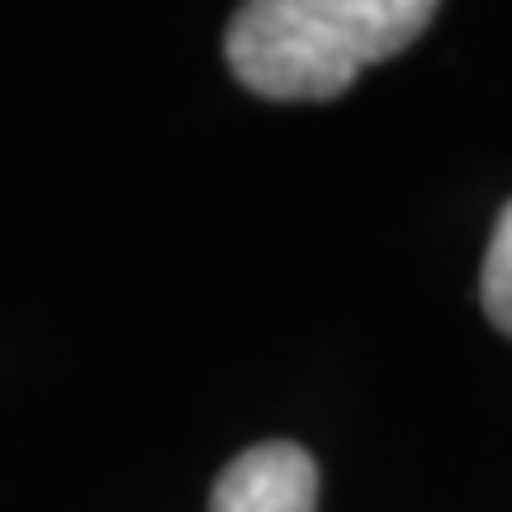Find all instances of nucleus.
<instances>
[{
  "label": "nucleus",
  "instance_id": "obj_1",
  "mask_svg": "<svg viewBox=\"0 0 512 512\" xmlns=\"http://www.w3.org/2000/svg\"><path fill=\"white\" fill-rule=\"evenodd\" d=\"M432 19L427 0H252L228 24V67L266 100H332Z\"/></svg>",
  "mask_w": 512,
  "mask_h": 512
},
{
  "label": "nucleus",
  "instance_id": "obj_2",
  "mask_svg": "<svg viewBox=\"0 0 512 512\" xmlns=\"http://www.w3.org/2000/svg\"><path fill=\"white\" fill-rule=\"evenodd\" d=\"M318 465L294 441H261L242 451L209 494V512H313Z\"/></svg>",
  "mask_w": 512,
  "mask_h": 512
},
{
  "label": "nucleus",
  "instance_id": "obj_3",
  "mask_svg": "<svg viewBox=\"0 0 512 512\" xmlns=\"http://www.w3.org/2000/svg\"><path fill=\"white\" fill-rule=\"evenodd\" d=\"M484 313L512 337V204L503 209L484 256Z\"/></svg>",
  "mask_w": 512,
  "mask_h": 512
}]
</instances>
